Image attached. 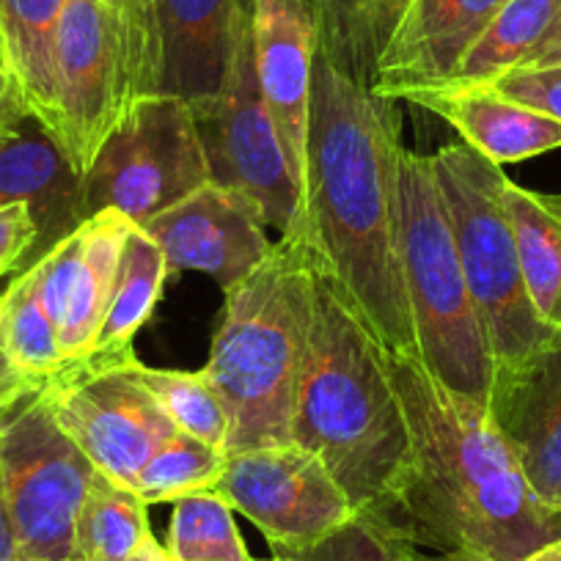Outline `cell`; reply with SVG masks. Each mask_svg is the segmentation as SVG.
I'll return each mask as SVG.
<instances>
[{
	"mask_svg": "<svg viewBox=\"0 0 561 561\" xmlns=\"http://www.w3.org/2000/svg\"><path fill=\"white\" fill-rule=\"evenodd\" d=\"M39 248V224L34 207L25 202L0 207V278L23 273L28 259L34 264Z\"/></svg>",
	"mask_w": 561,
	"mask_h": 561,
	"instance_id": "cell-34",
	"label": "cell"
},
{
	"mask_svg": "<svg viewBox=\"0 0 561 561\" xmlns=\"http://www.w3.org/2000/svg\"><path fill=\"white\" fill-rule=\"evenodd\" d=\"M397 102L371 94L317 50L311 83L304 231L342 298L388 355L415 358L399 251Z\"/></svg>",
	"mask_w": 561,
	"mask_h": 561,
	"instance_id": "cell-1",
	"label": "cell"
},
{
	"mask_svg": "<svg viewBox=\"0 0 561 561\" xmlns=\"http://www.w3.org/2000/svg\"><path fill=\"white\" fill-rule=\"evenodd\" d=\"M251 47L262 100L304 182L311 83L320 50V23L309 0H253Z\"/></svg>",
	"mask_w": 561,
	"mask_h": 561,
	"instance_id": "cell-15",
	"label": "cell"
},
{
	"mask_svg": "<svg viewBox=\"0 0 561 561\" xmlns=\"http://www.w3.org/2000/svg\"><path fill=\"white\" fill-rule=\"evenodd\" d=\"M399 251L415 358L446 391L488 408L495 358L457 259L427 154L402 147L397 165Z\"/></svg>",
	"mask_w": 561,
	"mask_h": 561,
	"instance_id": "cell-5",
	"label": "cell"
},
{
	"mask_svg": "<svg viewBox=\"0 0 561 561\" xmlns=\"http://www.w3.org/2000/svg\"><path fill=\"white\" fill-rule=\"evenodd\" d=\"M105 7L111 9V18H113V25L118 23V20H122V14H124V9H127V0H105Z\"/></svg>",
	"mask_w": 561,
	"mask_h": 561,
	"instance_id": "cell-42",
	"label": "cell"
},
{
	"mask_svg": "<svg viewBox=\"0 0 561 561\" xmlns=\"http://www.w3.org/2000/svg\"><path fill=\"white\" fill-rule=\"evenodd\" d=\"M0 347L18 375L42 380L64 364L58 328L39 298L36 267H25L0 295Z\"/></svg>",
	"mask_w": 561,
	"mask_h": 561,
	"instance_id": "cell-27",
	"label": "cell"
},
{
	"mask_svg": "<svg viewBox=\"0 0 561 561\" xmlns=\"http://www.w3.org/2000/svg\"><path fill=\"white\" fill-rule=\"evenodd\" d=\"M393 102H408L440 116L462 135V144L495 165L561 149V122L484 85H421L402 91Z\"/></svg>",
	"mask_w": 561,
	"mask_h": 561,
	"instance_id": "cell-19",
	"label": "cell"
},
{
	"mask_svg": "<svg viewBox=\"0 0 561 561\" xmlns=\"http://www.w3.org/2000/svg\"><path fill=\"white\" fill-rule=\"evenodd\" d=\"M309 7L314 9L317 23H322V18H325V9H328V0H309Z\"/></svg>",
	"mask_w": 561,
	"mask_h": 561,
	"instance_id": "cell-43",
	"label": "cell"
},
{
	"mask_svg": "<svg viewBox=\"0 0 561 561\" xmlns=\"http://www.w3.org/2000/svg\"><path fill=\"white\" fill-rule=\"evenodd\" d=\"M226 460L229 455L218 446H209L185 433H174L144 462L133 490L147 506L176 504L187 495L207 493L224 473Z\"/></svg>",
	"mask_w": 561,
	"mask_h": 561,
	"instance_id": "cell-28",
	"label": "cell"
},
{
	"mask_svg": "<svg viewBox=\"0 0 561 561\" xmlns=\"http://www.w3.org/2000/svg\"><path fill=\"white\" fill-rule=\"evenodd\" d=\"M253 561H314V559H306V556H280V553H275L273 559H253Z\"/></svg>",
	"mask_w": 561,
	"mask_h": 561,
	"instance_id": "cell-44",
	"label": "cell"
},
{
	"mask_svg": "<svg viewBox=\"0 0 561 561\" xmlns=\"http://www.w3.org/2000/svg\"><path fill=\"white\" fill-rule=\"evenodd\" d=\"M28 377L18 375V371L12 369V364H9L7 353H3V347H0V397H12V393H18L20 388L28 386Z\"/></svg>",
	"mask_w": 561,
	"mask_h": 561,
	"instance_id": "cell-39",
	"label": "cell"
},
{
	"mask_svg": "<svg viewBox=\"0 0 561 561\" xmlns=\"http://www.w3.org/2000/svg\"><path fill=\"white\" fill-rule=\"evenodd\" d=\"M28 116V105H25L23 89H20V80L14 75L3 31H0V138L18 129Z\"/></svg>",
	"mask_w": 561,
	"mask_h": 561,
	"instance_id": "cell-35",
	"label": "cell"
},
{
	"mask_svg": "<svg viewBox=\"0 0 561 561\" xmlns=\"http://www.w3.org/2000/svg\"><path fill=\"white\" fill-rule=\"evenodd\" d=\"M169 275V262L158 242L140 226H133L122 248L116 287L94 350L118 353L133 347L135 333L152 320Z\"/></svg>",
	"mask_w": 561,
	"mask_h": 561,
	"instance_id": "cell-23",
	"label": "cell"
},
{
	"mask_svg": "<svg viewBox=\"0 0 561 561\" xmlns=\"http://www.w3.org/2000/svg\"><path fill=\"white\" fill-rule=\"evenodd\" d=\"M122 64L124 113L140 100L163 94V39H160V0H127L116 25Z\"/></svg>",
	"mask_w": 561,
	"mask_h": 561,
	"instance_id": "cell-31",
	"label": "cell"
},
{
	"mask_svg": "<svg viewBox=\"0 0 561 561\" xmlns=\"http://www.w3.org/2000/svg\"><path fill=\"white\" fill-rule=\"evenodd\" d=\"M14 561H36V559H25V556H18V559Z\"/></svg>",
	"mask_w": 561,
	"mask_h": 561,
	"instance_id": "cell-46",
	"label": "cell"
},
{
	"mask_svg": "<svg viewBox=\"0 0 561 561\" xmlns=\"http://www.w3.org/2000/svg\"><path fill=\"white\" fill-rule=\"evenodd\" d=\"M80 182L83 176L39 118L28 116L0 138V207L18 202L34 207L39 224L34 262L85 224Z\"/></svg>",
	"mask_w": 561,
	"mask_h": 561,
	"instance_id": "cell-18",
	"label": "cell"
},
{
	"mask_svg": "<svg viewBox=\"0 0 561 561\" xmlns=\"http://www.w3.org/2000/svg\"><path fill=\"white\" fill-rule=\"evenodd\" d=\"M484 89L561 122V67L512 69Z\"/></svg>",
	"mask_w": 561,
	"mask_h": 561,
	"instance_id": "cell-33",
	"label": "cell"
},
{
	"mask_svg": "<svg viewBox=\"0 0 561 561\" xmlns=\"http://www.w3.org/2000/svg\"><path fill=\"white\" fill-rule=\"evenodd\" d=\"M207 493L245 515L280 556L309 553L358 517L325 462L298 444L229 455Z\"/></svg>",
	"mask_w": 561,
	"mask_h": 561,
	"instance_id": "cell-11",
	"label": "cell"
},
{
	"mask_svg": "<svg viewBox=\"0 0 561 561\" xmlns=\"http://www.w3.org/2000/svg\"><path fill=\"white\" fill-rule=\"evenodd\" d=\"M388 537H391V534H388ZM391 545H393V561H488L471 553H438V550L419 548V545L399 537H391Z\"/></svg>",
	"mask_w": 561,
	"mask_h": 561,
	"instance_id": "cell-37",
	"label": "cell"
},
{
	"mask_svg": "<svg viewBox=\"0 0 561 561\" xmlns=\"http://www.w3.org/2000/svg\"><path fill=\"white\" fill-rule=\"evenodd\" d=\"M410 3L413 0H328L320 23V50L371 89L377 61Z\"/></svg>",
	"mask_w": 561,
	"mask_h": 561,
	"instance_id": "cell-26",
	"label": "cell"
},
{
	"mask_svg": "<svg viewBox=\"0 0 561 561\" xmlns=\"http://www.w3.org/2000/svg\"><path fill=\"white\" fill-rule=\"evenodd\" d=\"M129 561H174V559H171L169 548H165V545H160L152 534L147 542L140 545V550Z\"/></svg>",
	"mask_w": 561,
	"mask_h": 561,
	"instance_id": "cell-40",
	"label": "cell"
},
{
	"mask_svg": "<svg viewBox=\"0 0 561 561\" xmlns=\"http://www.w3.org/2000/svg\"><path fill=\"white\" fill-rule=\"evenodd\" d=\"M67 0H0V31L7 39L25 105L47 129L53 124V50Z\"/></svg>",
	"mask_w": 561,
	"mask_h": 561,
	"instance_id": "cell-22",
	"label": "cell"
},
{
	"mask_svg": "<svg viewBox=\"0 0 561 561\" xmlns=\"http://www.w3.org/2000/svg\"><path fill=\"white\" fill-rule=\"evenodd\" d=\"M504 3L506 0H413L377 61L371 94L397 100L408 89L446 83Z\"/></svg>",
	"mask_w": 561,
	"mask_h": 561,
	"instance_id": "cell-16",
	"label": "cell"
},
{
	"mask_svg": "<svg viewBox=\"0 0 561 561\" xmlns=\"http://www.w3.org/2000/svg\"><path fill=\"white\" fill-rule=\"evenodd\" d=\"M140 380L147 382L149 393L160 404V410L169 415L176 433H185L226 451L229 413H226L224 399L218 397L204 369H152V366L140 364Z\"/></svg>",
	"mask_w": 561,
	"mask_h": 561,
	"instance_id": "cell-29",
	"label": "cell"
},
{
	"mask_svg": "<svg viewBox=\"0 0 561 561\" xmlns=\"http://www.w3.org/2000/svg\"><path fill=\"white\" fill-rule=\"evenodd\" d=\"M149 506L127 484L94 473L75 523V561H129L152 537Z\"/></svg>",
	"mask_w": 561,
	"mask_h": 561,
	"instance_id": "cell-24",
	"label": "cell"
},
{
	"mask_svg": "<svg viewBox=\"0 0 561 561\" xmlns=\"http://www.w3.org/2000/svg\"><path fill=\"white\" fill-rule=\"evenodd\" d=\"M50 133L80 176L124 116L122 64L105 0H67L53 50Z\"/></svg>",
	"mask_w": 561,
	"mask_h": 561,
	"instance_id": "cell-12",
	"label": "cell"
},
{
	"mask_svg": "<svg viewBox=\"0 0 561 561\" xmlns=\"http://www.w3.org/2000/svg\"><path fill=\"white\" fill-rule=\"evenodd\" d=\"M561 0H506L488 28L468 47L451 78L440 85H490L512 72L539 45L556 20Z\"/></svg>",
	"mask_w": 561,
	"mask_h": 561,
	"instance_id": "cell-25",
	"label": "cell"
},
{
	"mask_svg": "<svg viewBox=\"0 0 561 561\" xmlns=\"http://www.w3.org/2000/svg\"><path fill=\"white\" fill-rule=\"evenodd\" d=\"M314 251L304 231L280 234L248 278L224 293L204 366L229 413L226 455L293 444V404L311 317Z\"/></svg>",
	"mask_w": 561,
	"mask_h": 561,
	"instance_id": "cell-4",
	"label": "cell"
},
{
	"mask_svg": "<svg viewBox=\"0 0 561 561\" xmlns=\"http://www.w3.org/2000/svg\"><path fill=\"white\" fill-rule=\"evenodd\" d=\"M427 158L495 366L520 360L553 328L539 320L526 295L504 207L506 174L468 144H446Z\"/></svg>",
	"mask_w": 561,
	"mask_h": 561,
	"instance_id": "cell-6",
	"label": "cell"
},
{
	"mask_svg": "<svg viewBox=\"0 0 561 561\" xmlns=\"http://www.w3.org/2000/svg\"><path fill=\"white\" fill-rule=\"evenodd\" d=\"M300 556L314 561H393V545L380 526L366 517H355L342 531Z\"/></svg>",
	"mask_w": 561,
	"mask_h": 561,
	"instance_id": "cell-32",
	"label": "cell"
},
{
	"mask_svg": "<svg viewBox=\"0 0 561 561\" xmlns=\"http://www.w3.org/2000/svg\"><path fill=\"white\" fill-rule=\"evenodd\" d=\"M96 468L58 427L31 380L0 408V482L20 556L75 561V523Z\"/></svg>",
	"mask_w": 561,
	"mask_h": 561,
	"instance_id": "cell-7",
	"label": "cell"
},
{
	"mask_svg": "<svg viewBox=\"0 0 561 561\" xmlns=\"http://www.w3.org/2000/svg\"><path fill=\"white\" fill-rule=\"evenodd\" d=\"M504 207L528 300L545 325L561 331V193L531 191L506 180Z\"/></svg>",
	"mask_w": 561,
	"mask_h": 561,
	"instance_id": "cell-21",
	"label": "cell"
},
{
	"mask_svg": "<svg viewBox=\"0 0 561 561\" xmlns=\"http://www.w3.org/2000/svg\"><path fill=\"white\" fill-rule=\"evenodd\" d=\"M388 369L408 424V462L375 526L488 561H523L561 539V512L534 493L484 404L446 391L419 358L388 355Z\"/></svg>",
	"mask_w": 561,
	"mask_h": 561,
	"instance_id": "cell-2",
	"label": "cell"
},
{
	"mask_svg": "<svg viewBox=\"0 0 561 561\" xmlns=\"http://www.w3.org/2000/svg\"><path fill=\"white\" fill-rule=\"evenodd\" d=\"M191 107L215 185L251 198L267 229L293 231L304 207V182L259 91L251 28L240 39L220 94Z\"/></svg>",
	"mask_w": 561,
	"mask_h": 561,
	"instance_id": "cell-10",
	"label": "cell"
},
{
	"mask_svg": "<svg viewBox=\"0 0 561 561\" xmlns=\"http://www.w3.org/2000/svg\"><path fill=\"white\" fill-rule=\"evenodd\" d=\"M293 444L325 462L358 517L386 515L408 462L402 402L388 353L355 317L317 256L309 336L293 404Z\"/></svg>",
	"mask_w": 561,
	"mask_h": 561,
	"instance_id": "cell-3",
	"label": "cell"
},
{
	"mask_svg": "<svg viewBox=\"0 0 561 561\" xmlns=\"http://www.w3.org/2000/svg\"><path fill=\"white\" fill-rule=\"evenodd\" d=\"M539 67H561V9L553 23H550V28L545 31L542 39H539V45L528 53V58L517 69Z\"/></svg>",
	"mask_w": 561,
	"mask_h": 561,
	"instance_id": "cell-36",
	"label": "cell"
},
{
	"mask_svg": "<svg viewBox=\"0 0 561 561\" xmlns=\"http://www.w3.org/2000/svg\"><path fill=\"white\" fill-rule=\"evenodd\" d=\"M18 556H20L18 534H14L7 493H3V482H0V561H14Z\"/></svg>",
	"mask_w": 561,
	"mask_h": 561,
	"instance_id": "cell-38",
	"label": "cell"
},
{
	"mask_svg": "<svg viewBox=\"0 0 561 561\" xmlns=\"http://www.w3.org/2000/svg\"><path fill=\"white\" fill-rule=\"evenodd\" d=\"M140 229L158 242L171 275L198 270L213 275L224 293L248 278L275 245L256 204L215 182Z\"/></svg>",
	"mask_w": 561,
	"mask_h": 561,
	"instance_id": "cell-13",
	"label": "cell"
},
{
	"mask_svg": "<svg viewBox=\"0 0 561 561\" xmlns=\"http://www.w3.org/2000/svg\"><path fill=\"white\" fill-rule=\"evenodd\" d=\"M165 548L174 561H253L234 523V510L213 493L176 501Z\"/></svg>",
	"mask_w": 561,
	"mask_h": 561,
	"instance_id": "cell-30",
	"label": "cell"
},
{
	"mask_svg": "<svg viewBox=\"0 0 561 561\" xmlns=\"http://www.w3.org/2000/svg\"><path fill=\"white\" fill-rule=\"evenodd\" d=\"M133 226V220L116 209H102L80 226L83 251H80L67 311L58 322V344H61L64 360L80 358L94 350L107 306H111L113 287H116L122 248Z\"/></svg>",
	"mask_w": 561,
	"mask_h": 561,
	"instance_id": "cell-20",
	"label": "cell"
},
{
	"mask_svg": "<svg viewBox=\"0 0 561 561\" xmlns=\"http://www.w3.org/2000/svg\"><path fill=\"white\" fill-rule=\"evenodd\" d=\"M523 561H561V539L542 545V548H537L534 553H528Z\"/></svg>",
	"mask_w": 561,
	"mask_h": 561,
	"instance_id": "cell-41",
	"label": "cell"
},
{
	"mask_svg": "<svg viewBox=\"0 0 561 561\" xmlns=\"http://www.w3.org/2000/svg\"><path fill=\"white\" fill-rule=\"evenodd\" d=\"M23 388H25V386H23ZM23 388H20V391H23ZM20 391H18V393H20ZM12 397H14V393H12ZM12 397H0V408H3V404H7Z\"/></svg>",
	"mask_w": 561,
	"mask_h": 561,
	"instance_id": "cell-45",
	"label": "cell"
},
{
	"mask_svg": "<svg viewBox=\"0 0 561 561\" xmlns=\"http://www.w3.org/2000/svg\"><path fill=\"white\" fill-rule=\"evenodd\" d=\"M39 388L58 427L91 466L127 488L154 449L176 433L140 380L133 347L118 353L91 350L64 360L53 375L42 377Z\"/></svg>",
	"mask_w": 561,
	"mask_h": 561,
	"instance_id": "cell-9",
	"label": "cell"
},
{
	"mask_svg": "<svg viewBox=\"0 0 561 561\" xmlns=\"http://www.w3.org/2000/svg\"><path fill=\"white\" fill-rule=\"evenodd\" d=\"M488 413L534 493L561 512V331L495 366Z\"/></svg>",
	"mask_w": 561,
	"mask_h": 561,
	"instance_id": "cell-14",
	"label": "cell"
},
{
	"mask_svg": "<svg viewBox=\"0 0 561 561\" xmlns=\"http://www.w3.org/2000/svg\"><path fill=\"white\" fill-rule=\"evenodd\" d=\"M251 12L253 0H160L163 94L191 105L218 96Z\"/></svg>",
	"mask_w": 561,
	"mask_h": 561,
	"instance_id": "cell-17",
	"label": "cell"
},
{
	"mask_svg": "<svg viewBox=\"0 0 561 561\" xmlns=\"http://www.w3.org/2000/svg\"><path fill=\"white\" fill-rule=\"evenodd\" d=\"M209 182L191 102L171 94L149 96L118 118L83 174V218L116 209L144 226Z\"/></svg>",
	"mask_w": 561,
	"mask_h": 561,
	"instance_id": "cell-8",
	"label": "cell"
}]
</instances>
